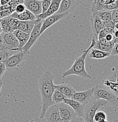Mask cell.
Returning a JSON list of instances; mask_svg holds the SVG:
<instances>
[{"label":"cell","mask_w":118,"mask_h":122,"mask_svg":"<svg viewBox=\"0 0 118 122\" xmlns=\"http://www.w3.org/2000/svg\"><path fill=\"white\" fill-rule=\"evenodd\" d=\"M103 85L108 87L113 92L118 95V83L117 80L114 82L112 79H105L102 81Z\"/></svg>","instance_id":"cell-25"},{"label":"cell","mask_w":118,"mask_h":122,"mask_svg":"<svg viewBox=\"0 0 118 122\" xmlns=\"http://www.w3.org/2000/svg\"><path fill=\"white\" fill-rule=\"evenodd\" d=\"M81 3V0H61L56 14L69 13L74 11Z\"/></svg>","instance_id":"cell-11"},{"label":"cell","mask_w":118,"mask_h":122,"mask_svg":"<svg viewBox=\"0 0 118 122\" xmlns=\"http://www.w3.org/2000/svg\"><path fill=\"white\" fill-rule=\"evenodd\" d=\"M95 40L92 39V42L89 48L85 50L80 56L78 57L75 60L74 63L70 69L62 72V78H65L70 75L78 76L82 79H91V76L87 73L85 69V59L89 51L95 45Z\"/></svg>","instance_id":"cell-2"},{"label":"cell","mask_w":118,"mask_h":122,"mask_svg":"<svg viewBox=\"0 0 118 122\" xmlns=\"http://www.w3.org/2000/svg\"><path fill=\"white\" fill-rule=\"evenodd\" d=\"M83 122V118L82 117H80L77 116V117H74L73 119H71L69 122Z\"/></svg>","instance_id":"cell-41"},{"label":"cell","mask_w":118,"mask_h":122,"mask_svg":"<svg viewBox=\"0 0 118 122\" xmlns=\"http://www.w3.org/2000/svg\"><path fill=\"white\" fill-rule=\"evenodd\" d=\"M99 16L101 21L103 22H108V21H112L111 18V12L112 11H108V10H99V11L95 12Z\"/></svg>","instance_id":"cell-23"},{"label":"cell","mask_w":118,"mask_h":122,"mask_svg":"<svg viewBox=\"0 0 118 122\" xmlns=\"http://www.w3.org/2000/svg\"><path fill=\"white\" fill-rule=\"evenodd\" d=\"M7 22H8L9 26L14 30H16L18 26V24L19 23V20H18L17 19L14 18L13 17H11L10 15L7 16Z\"/></svg>","instance_id":"cell-29"},{"label":"cell","mask_w":118,"mask_h":122,"mask_svg":"<svg viewBox=\"0 0 118 122\" xmlns=\"http://www.w3.org/2000/svg\"><path fill=\"white\" fill-rule=\"evenodd\" d=\"M118 1L115 2V3L110 4H105L103 6L101 10H108V11H112L115 9L118 8Z\"/></svg>","instance_id":"cell-32"},{"label":"cell","mask_w":118,"mask_h":122,"mask_svg":"<svg viewBox=\"0 0 118 122\" xmlns=\"http://www.w3.org/2000/svg\"><path fill=\"white\" fill-rule=\"evenodd\" d=\"M39 1H42V0H39Z\"/></svg>","instance_id":"cell-51"},{"label":"cell","mask_w":118,"mask_h":122,"mask_svg":"<svg viewBox=\"0 0 118 122\" xmlns=\"http://www.w3.org/2000/svg\"><path fill=\"white\" fill-rule=\"evenodd\" d=\"M106 0H93L91 7L92 13L99 10H101L103 6L106 4Z\"/></svg>","instance_id":"cell-27"},{"label":"cell","mask_w":118,"mask_h":122,"mask_svg":"<svg viewBox=\"0 0 118 122\" xmlns=\"http://www.w3.org/2000/svg\"><path fill=\"white\" fill-rule=\"evenodd\" d=\"M68 14L67 13H61V14H56L55 13L51 16H48L47 18L43 20L42 24L41 25V27L40 29V32H39V35H41L45 32V30L49 28L51 26L54 25L56 22L62 19L65 18Z\"/></svg>","instance_id":"cell-10"},{"label":"cell","mask_w":118,"mask_h":122,"mask_svg":"<svg viewBox=\"0 0 118 122\" xmlns=\"http://www.w3.org/2000/svg\"><path fill=\"white\" fill-rule=\"evenodd\" d=\"M10 16L17 19L19 21H33L36 20V16L26 9L22 13L13 12Z\"/></svg>","instance_id":"cell-18"},{"label":"cell","mask_w":118,"mask_h":122,"mask_svg":"<svg viewBox=\"0 0 118 122\" xmlns=\"http://www.w3.org/2000/svg\"><path fill=\"white\" fill-rule=\"evenodd\" d=\"M93 95L95 99H103L106 100L109 105H114L118 101V95L103 84H97L93 87Z\"/></svg>","instance_id":"cell-4"},{"label":"cell","mask_w":118,"mask_h":122,"mask_svg":"<svg viewBox=\"0 0 118 122\" xmlns=\"http://www.w3.org/2000/svg\"><path fill=\"white\" fill-rule=\"evenodd\" d=\"M109 105V103L103 99H94L93 100H91L85 105L84 112L82 116L83 120L87 122H94L93 117L96 112Z\"/></svg>","instance_id":"cell-3"},{"label":"cell","mask_w":118,"mask_h":122,"mask_svg":"<svg viewBox=\"0 0 118 122\" xmlns=\"http://www.w3.org/2000/svg\"><path fill=\"white\" fill-rule=\"evenodd\" d=\"M24 5L27 10L35 16L42 14V1L39 0H24Z\"/></svg>","instance_id":"cell-15"},{"label":"cell","mask_w":118,"mask_h":122,"mask_svg":"<svg viewBox=\"0 0 118 122\" xmlns=\"http://www.w3.org/2000/svg\"><path fill=\"white\" fill-rule=\"evenodd\" d=\"M12 13V11L11 10H10V9H7V10L0 11V20L5 17H7V16L11 15Z\"/></svg>","instance_id":"cell-35"},{"label":"cell","mask_w":118,"mask_h":122,"mask_svg":"<svg viewBox=\"0 0 118 122\" xmlns=\"http://www.w3.org/2000/svg\"><path fill=\"white\" fill-rule=\"evenodd\" d=\"M30 122H47L45 118L35 117L30 121Z\"/></svg>","instance_id":"cell-40"},{"label":"cell","mask_w":118,"mask_h":122,"mask_svg":"<svg viewBox=\"0 0 118 122\" xmlns=\"http://www.w3.org/2000/svg\"><path fill=\"white\" fill-rule=\"evenodd\" d=\"M89 57L92 59H102L105 58H108L110 56V53L108 52L103 51L100 50V49H96V48H92L89 51Z\"/></svg>","instance_id":"cell-21"},{"label":"cell","mask_w":118,"mask_h":122,"mask_svg":"<svg viewBox=\"0 0 118 122\" xmlns=\"http://www.w3.org/2000/svg\"><path fill=\"white\" fill-rule=\"evenodd\" d=\"M42 22L43 20L36 19V20H35L34 28H33L31 32L30 33V38H29L26 44L21 49V50L25 54L27 55L30 54V49H31L32 46L36 42L40 36L39 32H40V29L41 27L42 24Z\"/></svg>","instance_id":"cell-5"},{"label":"cell","mask_w":118,"mask_h":122,"mask_svg":"<svg viewBox=\"0 0 118 122\" xmlns=\"http://www.w3.org/2000/svg\"><path fill=\"white\" fill-rule=\"evenodd\" d=\"M0 23H1V29H2V32L5 33H12L14 30L11 28L9 26L8 22H7V17H5L0 20Z\"/></svg>","instance_id":"cell-28"},{"label":"cell","mask_w":118,"mask_h":122,"mask_svg":"<svg viewBox=\"0 0 118 122\" xmlns=\"http://www.w3.org/2000/svg\"><path fill=\"white\" fill-rule=\"evenodd\" d=\"M65 98H67V97L56 89L54 91L52 96V100L54 104H56V105L63 102V99Z\"/></svg>","instance_id":"cell-26"},{"label":"cell","mask_w":118,"mask_h":122,"mask_svg":"<svg viewBox=\"0 0 118 122\" xmlns=\"http://www.w3.org/2000/svg\"><path fill=\"white\" fill-rule=\"evenodd\" d=\"M2 86V79H1V78H0V93H1Z\"/></svg>","instance_id":"cell-44"},{"label":"cell","mask_w":118,"mask_h":122,"mask_svg":"<svg viewBox=\"0 0 118 122\" xmlns=\"http://www.w3.org/2000/svg\"><path fill=\"white\" fill-rule=\"evenodd\" d=\"M112 122H118V120H117V119H116V120H113V121Z\"/></svg>","instance_id":"cell-48"},{"label":"cell","mask_w":118,"mask_h":122,"mask_svg":"<svg viewBox=\"0 0 118 122\" xmlns=\"http://www.w3.org/2000/svg\"><path fill=\"white\" fill-rule=\"evenodd\" d=\"M63 102L70 106L72 108V109L74 110L77 116L82 117L83 112H84L85 108V105H83V104L81 103L78 102L76 100L69 98H65L63 99Z\"/></svg>","instance_id":"cell-16"},{"label":"cell","mask_w":118,"mask_h":122,"mask_svg":"<svg viewBox=\"0 0 118 122\" xmlns=\"http://www.w3.org/2000/svg\"><path fill=\"white\" fill-rule=\"evenodd\" d=\"M116 1H118V0H106V4H110L115 3Z\"/></svg>","instance_id":"cell-43"},{"label":"cell","mask_w":118,"mask_h":122,"mask_svg":"<svg viewBox=\"0 0 118 122\" xmlns=\"http://www.w3.org/2000/svg\"><path fill=\"white\" fill-rule=\"evenodd\" d=\"M23 2L24 0H10L7 4L8 5L10 10H11L13 12L15 10L16 6L20 4H23Z\"/></svg>","instance_id":"cell-31"},{"label":"cell","mask_w":118,"mask_h":122,"mask_svg":"<svg viewBox=\"0 0 118 122\" xmlns=\"http://www.w3.org/2000/svg\"><path fill=\"white\" fill-rule=\"evenodd\" d=\"M61 2V0H51V2L49 5L47 11L44 13L38 15L36 16V19H40V20H44L45 18H47L48 16H51L54 14L59 9L60 3Z\"/></svg>","instance_id":"cell-17"},{"label":"cell","mask_w":118,"mask_h":122,"mask_svg":"<svg viewBox=\"0 0 118 122\" xmlns=\"http://www.w3.org/2000/svg\"><path fill=\"white\" fill-rule=\"evenodd\" d=\"M106 119H108L107 116L104 112L101 111V110H98V111L96 112L94 117H93L94 122H97L100 120H106Z\"/></svg>","instance_id":"cell-30"},{"label":"cell","mask_w":118,"mask_h":122,"mask_svg":"<svg viewBox=\"0 0 118 122\" xmlns=\"http://www.w3.org/2000/svg\"><path fill=\"white\" fill-rule=\"evenodd\" d=\"M93 95V87L87 89V91L79 92H75L71 99L76 100L83 105H86L87 103L91 100L92 96Z\"/></svg>","instance_id":"cell-12"},{"label":"cell","mask_w":118,"mask_h":122,"mask_svg":"<svg viewBox=\"0 0 118 122\" xmlns=\"http://www.w3.org/2000/svg\"><path fill=\"white\" fill-rule=\"evenodd\" d=\"M2 32V29H1V23H0V34Z\"/></svg>","instance_id":"cell-47"},{"label":"cell","mask_w":118,"mask_h":122,"mask_svg":"<svg viewBox=\"0 0 118 122\" xmlns=\"http://www.w3.org/2000/svg\"><path fill=\"white\" fill-rule=\"evenodd\" d=\"M12 34L17 38L18 41L19 42L18 49L19 50H21V48L26 44V42L28 41L29 38H30V34L25 33L24 32H22L18 30H15L12 32Z\"/></svg>","instance_id":"cell-19"},{"label":"cell","mask_w":118,"mask_h":122,"mask_svg":"<svg viewBox=\"0 0 118 122\" xmlns=\"http://www.w3.org/2000/svg\"><path fill=\"white\" fill-rule=\"evenodd\" d=\"M25 10H26V8H25L24 4H20L16 6L15 10L14 12H16V13H22Z\"/></svg>","instance_id":"cell-37"},{"label":"cell","mask_w":118,"mask_h":122,"mask_svg":"<svg viewBox=\"0 0 118 122\" xmlns=\"http://www.w3.org/2000/svg\"><path fill=\"white\" fill-rule=\"evenodd\" d=\"M0 6H1V2H0Z\"/></svg>","instance_id":"cell-50"},{"label":"cell","mask_w":118,"mask_h":122,"mask_svg":"<svg viewBox=\"0 0 118 122\" xmlns=\"http://www.w3.org/2000/svg\"><path fill=\"white\" fill-rule=\"evenodd\" d=\"M59 110V114L63 122H69L71 119L77 116L74 110L70 106L64 102L56 104Z\"/></svg>","instance_id":"cell-9"},{"label":"cell","mask_w":118,"mask_h":122,"mask_svg":"<svg viewBox=\"0 0 118 122\" xmlns=\"http://www.w3.org/2000/svg\"><path fill=\"white\" fill-rule=\"evenodd\" d=\"M2 45L5 49L12 51H19V42L12 33L2 32Z\"/></svg>","instance_id":"cell-8"},{"label":"cell","mask_w":118,"mask_h":122,"mask_svg":"<svg viewBox=\"0 0 118 122\" xmlns=\"http://www.w3.org/2000/svg\"><path fill=\"white\" fill-rule=\"evenodd\" d=\"M35 20L33 21H19L16 30H18L25 33L30 34L34 28Z\"/></svg>","instance_id":"cell-22"},{"label":"cell","mask_w":118,"mask_h":122,"mask_svg":"<svg viewBox=\"0 0 118 122\" xmlns=\"http://www.w3.org/2000/svg\"><path fill=\"white\" fill-rule=\"evenodd\" d=\"M44 118L47 122H63L59 114L57 105L55 104L49 106L45 112Z\"/></svg>","instance_id":"cell-14"},{"label":"cell","mask_w":118,"mask_h":122,"mask_svg":"<svg viewBox=\"0 0 118 122\" xmlns=\"http://www.w3.org/2000/svg\"><path fill=\"white\" fill-rule=\"evenodd\" d=\"M97 122H109V120L108 119H106V120H100V121Z\"/></svg>","instance_id":"cell-45"},{"label":"cell","mask_w":118,"mask_h":122,"mask_svg":"<svg viewBox=\"0 0 118 122\" xmlns=\"http://www.w3.org/2000/svg\"><path fill=\"white\" fill-rule=\"evenodd\" d=\"M115 30L111 29L103 28L99 33L96 42L112 48L115 43L118 42V39L114 35Z\"/></svg>","instance_id":"cell-7"},{"label":"cell","mask_w":118,"mask_h":122,"mask_svg":"<svg viewBox=\"0 0 118 122\" xmlns=\"http://www.w3.org/2000/svg\"><path fill=\"white\" fill-rule=\"evenodd\" d=\"M4 47H3V46H2V45H1V44H0V51L1 50H2V49H4Z\"/></svg>","instance_id":"cell-46"},{"label":"cell","mask_w":118,"mask_h":122,"mask_svg":"<svg viewBox=\"0 0 118 122\" xmlns=\"http://www.w3.org/2000/svg\"><path fill=\"white\" fill-rule=\"evenodd\" d=\"M115 24H116V23L114 22L113 21H112L103 22L104 28H108V29H111V30H115Z\"/></svg>","instance_id":"cell-34"},{"label":"cell","mask_w":118,"mask_h":122,"mask_svg":"<svg viewBox=\"0 0 118 122\" xmlns=\"http://www.w3.org/2000/svg\"><path fill=\"white\" fill-rule=\"evenodd\" d=\"M54 76L49 71H46L41 76L38 81V88L42 99V107L39 118H44L45 112L49 106L55 105L52 96L55 90L54 83Z\"/></svg>","instance_id":"cell-1"},{"label":"cell","mask_w":118,"mask_h":122,"mask_svg":"<svg viewBox=\"0 0 118 122\" xmlns=\"http://www.w3.org/2000/svg\"><path fill=\"white\" fill-rule=\"evenodd\" d=\"M87 122L85 121V120H83V122Z\"/></svg>","instance_id":"cell-49"},{"label":"cell","mask_w":118,"mask_h":122,"mask_svg":"<svg viewBox=\"0 0 118 122\" xmlns=\"http://www.w3.org/2000/svg\"><path fill=\"white\" fill-rule=\"evenodd\" d=\"M6 71L5 65L4 62H0V78H1Z\"/></svg>","instance_id":"cell-39"},{"label":"cell","mask_w":118,"mask_h":122,"mask_svg":"<svg viewBox=\"0 0 118 122\" xmlns=\"http://www.w3.org/2000/svg\"><path fill=\"white\" fill-rule=\"evenodd\" d=\"M20 51V50H19ZM19 51H12L4 48L0 51V62H5L11 55Z\"/></svg>","instance_id":"cell-24"},{"label":"cell","mask_w":118,"mask_h":122,"mask_svg":"<svg viewBox=\"0 0 118 122\" xmlns=\"http://www.w3.org/2000/svg\"><path fill=\"white\" fill-rule=\"evenodd\" d=\"M26 56L27 55L25 54L21 50L16 52L4 62L6 70L13 71L21 68L26 59Z\"/></svg>","instance_id":"cell-6"},{"label":"cell","mask_w":118,"mask_h":122,"mask_svg":"<svg viewBox=\"0 0 118 122\" xmlns=\"http://www.w3.org/2000/svg\"><path fill=\"white\" fill-rule=\"evenodd\" d=\"M118 42L115 43L112 49L111 52H110V55L118 56Z\"/></svg>","instance_id":"cell-38"},{"label":"cell","mask_w":118,"mask_h":122,"mask_svg":"<svg viewBox=\"0 0 118 122\" xmlns=\"http://www.w3.org/2000/svg\"><path fill=\"white\" fill-rule=\"evenodd\" d=\"M90 22H91V28H92V32H93V38L95 39V41H96L99 33L104 28L103 24L101 19L99 18V16L95 12L92 13L91 15Z\"/></svg>","instance_id":"cell-13"},{"label":"cell","mask_w":118,"mask_h":122,"mask_svg":"<svg viewBox=\"0 0 118 122\" xmlns=\"http://www.w3.org/2000/svg\"><path fill=\"white\" fill-rule=\"evenodd\" d=\"M111 18L112 21L114 22H118V10L117 9L112 10L111 12Z\"/></svg>","instance_id":"cell-36"},{"label":"cell","mask_w":118,"mask_h":122,"mask_svg":"<svg viewBox=\"0 0 118 122\" xmlns=\"http://www.w3.org/2000/svg\"><path fill=\"white\" fill-rule=\"evenodd\" d=\"M10 0H0V2H1V5H4L7 4Z\"/></svg>","instance_id":"cell-42"},{"label":"cell","mask_w":118,"mask_h":122,"mask_svg":"<svg viewBox=\"0 0 118 122\" xmlns=\"http://www.w3.org/2000/svg\"><path fill=\"white\" fill-rule=\"evenodd\" d=\"M51 2V0H42V14L47 11Z\"/></svg>","instance_id":"cell-33"},{"label":"cell","mask_w":118,"mask_h":122,"mask_svg":"<svg viewBox=\"0 0 118 122\" xmlns=\"http://www.w3.org/2000/svg\"><path fill=\"white\" fill-rule=\"evenodd\" d=\"M55 89L58 90V91L62 93L63 95H65L67 98L69 99H71V96L75 92L74 88L72 86L66 83H62L58 85H55Z\"/></svg>","instance_id":"cell-20"}]
</instances>
